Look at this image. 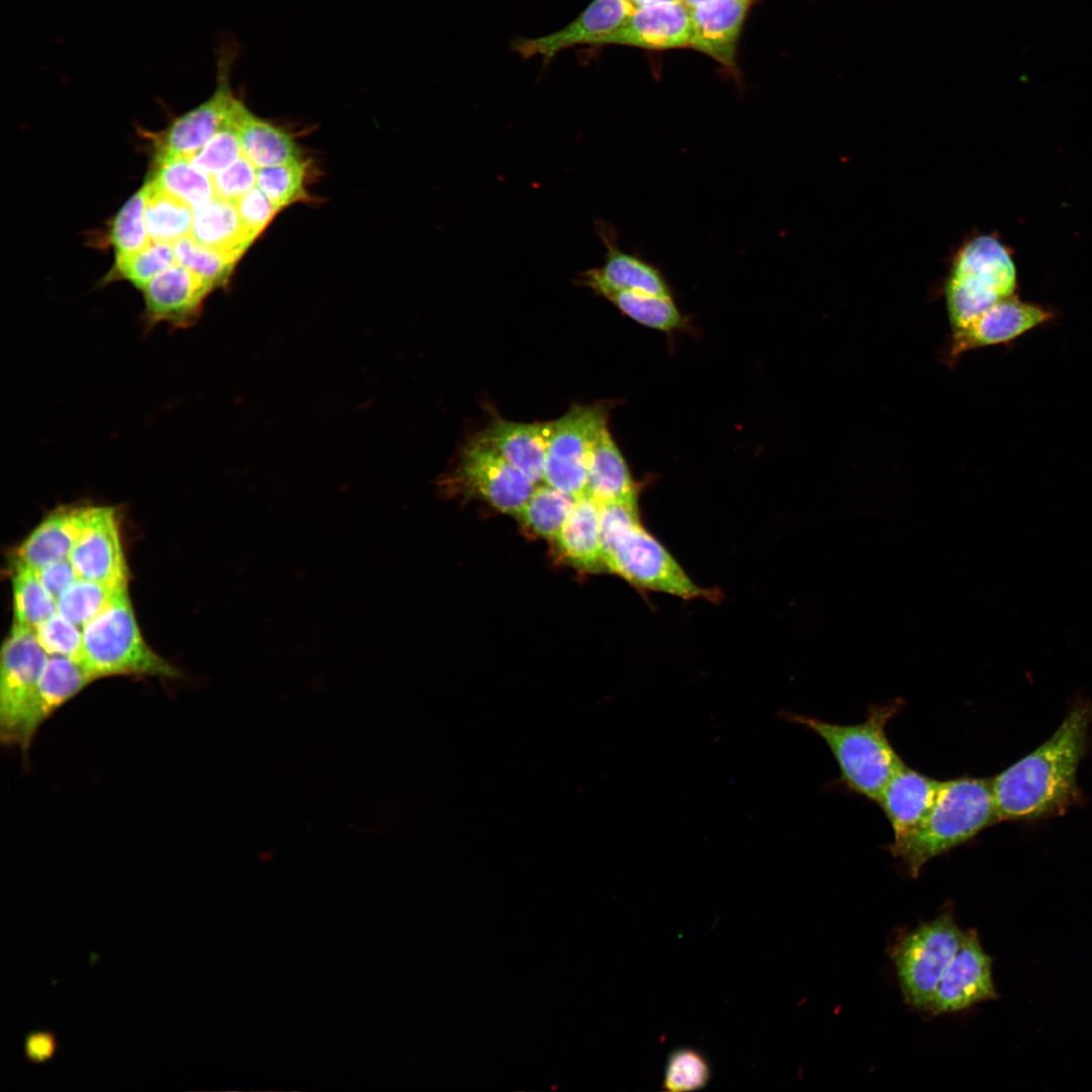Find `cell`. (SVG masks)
<instances>
[{"label":"cell","instance_id":"e0dca14e","mask_svg":"<svg viewBox=\"0 0 1092 1092\" xmlns=\"http://www.w3.org/2000/svg\"><path fill=\"white\" fill-rule=\"evenodd\" d=\"M691 9L680 0L637 7L627 22L598 44H624L651 50L692 48Z\"/></svg>","mask_w":1092,"mask_h":1092},{"label":"cell","instance_id":"e575fe53","mask_svg":"<svg viewBox=\"0 0 1092 1092\" xmlns=\"http://www.w3.org/2000/svg\"><path fill=\"white\" fill-rule=\"evenodd\" d=\"M244 106L238 99L222 126L190 158L197 169L212 177L242 156L239 127Z\"/></svg>","mask_w":1092,"mask_h":1092},{"label":"cell","instance_id":"ba28073f","mask_svg":"<svg viewBox=\"0 0 1092 1092\" xmlns=\"http://www.w3.org/2000/svg\"><path fill=\"white\" fill-rule=\"evenodd\" d=\"M607 426V408L603 404H575L553 421L545 456L544 483L576 498L586 495L592 452Z\"/></svg>","mask_w":1092,"mask_h":1092},{"label":"cell","instance_id":"7a4b0ae2","mask_svg":"<svg viewBox=\"0 0 1092 1092\" xmlns=\"http://www.w3.org/2000/svg\"><path fill=\"white\" fill-rule=\"evenodd\" d=\"M997 822L991 779L962 776L941 781L924 819L887 849L915 879L929 860L970 842Z\"/></svg>","mask_w":1092,"mask_h":1092},{"label":"cell","instance_id":"9c48e42d","mask_svg":"<svg viewBox=\"0 0 1092 1092\" xmlns=\"http://www.w3.org/2000/svg\"><path fill=\"white\" fill-rule=\"evenodd\" d=\"M606 569L632 584L684 599L703 596L668 551L638 523L603 553Z\"/></svg>","mask_w":1092,"mask_h":1092},{"label":"cell","instance_id":"d590c367","mask_svg":"<svg viewBox=\"0 0 1092 1092\" xmlns=\"http://www.w3.org/2000/svg\"><path fill=\"white\" fill-rule=\"evenodd\" d=\"M176 262L174 244L150 240L135 254L115 261L109 280L122 279L141 291L160 272Z\"/></svg>","mask_w":1092,"mask_h":1092},{"label":"cell","instance_id":"484cf974","mask_svg":"<svg viewBox=\"0 0 1092 1092\" xmlns=\"http://www.w3.org/2000/svg\"><path fill=\"white\" fill-rule=\"evenodd\" d=\"M586 495L600 505L637 504L636 485L608 426L601 432L592 452Z\"/></svg>","mask_w":1092,"mask_h":1092},{"label":"cell","instance_id":"ffe728a7","mask_svg":"<svg viewBox=\"0 0 1092 1092\" xmlns=\"http://www.w3.org/2000/svg\"><path fill=\"white\" fill-rule=\"evenodd\" d=\"M752 0H711L691 9L692 48L736 72L738 36Z\"/></svg>","mask_w":1092,"mask_h":1092},{"label":"cell","instance_id":"8d00e7d4","mask_svg":"<svg viewBox=\"0 0 1092 1092\" xmlns=\"http://www.w3.org/2000/svg\"><path fill=\"white\" fill-rule=\"evenodd\" d=\"M306 163L301 160L257 169L256 186L279 209L306 200L304 189Z\"/></svg>","mask_w":1092,"mask_h":1092},{"label":"cell","instance_id":"d6986e66","mask_svg":"<svg viewBox=\"0 0 1092 1092\" xmlns=\"http://www.w3.org/2000/svg\"><path fill=\"white\" fill-rule=\"evenodd\" d=\"M552 422L520 423L493 419L476 440L490 446L533 483L543 481Z\"/></svg>","mask_w":1092,"mask_h":1092},{"label":"cell","instance_id":"3957f363","mask_svg":"<svg viewBox=\"0 0 1092 1092\" xmlns=\"http://www.w3.org/2000/svg\"><path fill=\"white\" fill-rule=\"evenodd\" d=\"M904 705L901 698L872 705L863 721L846 725L788 710L778 712L777 718L800 724L822 738L838 765L839 783L877 804L892 775L904 763L886 733L888 723Z\"/></svg>","mask_w":1092,"mask_h":1092},{"label":"cell","instance_id":"52a82bcc","mask_svg":"<svg viewBox=\"0 0 1092 1092\" xmlns=\"http://www.w3.org/2000/svg\"><path fill=\"white\" fill-rule=\"evenodd\" d=\"M49 658L35 630L12 625L1 649L0 738L26 751V729L40 675Z\"/></svg>","mask_w":1092,"mask_h":1092},{"label":"cell","instance_id":"7bdbcfd3","mask_svg":"<svg viewBox=\"0 0 1092 1092\" xmlns=\"http://www.w3.org/2000/svg\"><path fill=\"white\" fill-rule=\"evenodd\" d=\"M44 589L57 601L79 576L69 558L34 570Z\"/></svg>","mask_w":1092,"mask_h":1092},{"label":"cell","instance_id":"83f0119b","mask_svg":"<svg viewBox=\"0 0 1092 1092\" xmlns=\"http://www.w3.org/2000/svg\"><path fill=\"white\" fill-rule=\"evenodd\" d=\"M239 128L242 156L257 169L300 160L299 149L287 132L259 118L246 106Z\"/></svg>","mask_w":1092,"mask_h":1092},{"label":"cell","instance_id":"603a6c76","mask_svg":"<svg viewBox=\"0 0 1092 1092\" xmlns=\"http://www.w3.org/2000/svg\"><path fill=\"white\" fill-rule=\"evenodd\" d=\"M93 680L77 660L49 655L27 723L26 734L30 745L41 725Z\"/></svg>","mask_w":1092,"mask_h":1092},{"label":"cell","instance_id":"9a60e30c","mask_svg":"<svg viewBox=\"0 0 1092 1092\" xmlns=\"http://www.w3.org/2000/svg\"><path fill=\"white\" fill-rule=\"evenodd\" d=\"M595 229L606 248L605 263L601 268L584 271L579 276L581 285L603 297L620 290L672 296L658 268L640 256L620 249L618 233L613 224L600 219Z\"/></svg>","mask_w":1092,"mask_h":1092},{"label":"cell","instance_id":"7402d4cb","mask_svg":"<svg viewBox=\"0 0 1092 1092\" xmlns=\"http://www.w3.org/2000/svg\"><path fill=\"white\" fill-rule=\"evenodd\" d=\"M89 505L50 513L16 548L13 564L36 570L67 559L83 529Z\"/></svg>","mask_w":1092,"mask_h":1092},{"label":"cell","instance_id":"4fadbf2b","mask_svg":"<svg viewBox=\"0 0 1092 1092\" xmlns=\"http://www.w3.org/2000/svg\"><path fill=\"white\" fill-rule=\"evenodd\" d=\"M115 508L88 507L85 523L69 559L79 577L111 586H124L128 570Z\"/></svg>","mask_w":1092,"mask_h":1092},{"label":"cell","instance_id":"277c9868","mask_svg":"<svg viewBox=\"0 0 1092 1092\" xmlns=\"http://www.w3.org/2000/svg\"><path fill=\"white\" fill-rule=\"evenodd\" d=\"M79 662L96 680L111 675H149L172 678L178 670L144 640L127 586L82 627Z\"/></svg>","mask_w":1092,"mask_h":1092},{"label":"cell","instance_id":"4316f807","mask_svg":"<svg viewBox=\"0 0 1092 1092\" xmlns=\"http://www.w3.org/2000/svg\"><path fill=\"white\" fill-rule=\"evenodd\" d=\"M147 181L186 202L194 210L215 197L212 177L197 169L184 156L158 151L154 169Z\"/></svg>","mask_w":1092,"mask_h":1092},{"label":"cell","instance_id":"f6af8a7d","mask_svg":"<svg viewBox=\"0 0 1092 1092\" xmlns=\"http://www.w3.org/2000/svg\"><path fill=\"white\" fill-rule=\"evenodd\" d=\"M631 1L637 7H640V6H645V5H650V4H655V3L665 2V1H675V0H631Z\"/></svg>","mask_w":1092,"mask_h":1092},{"label":"cell","instance_id":"f1b7e54d","mask_svg":"<svg viewBox=\"0 0 1092 1092\" xmlns=\"http://www.w3.org/2000/svg\"><path fill=\"white\" fill-rule=\"evenodd\" d=\"M145 221L150 240L174 244L191 232L194 209L148 181Z\"/></svg>","mask_w":1092,"mask_h":1092},{"label":"cell","instance_id":"74e56055","mask_svg":"<svg viewBox=\"0 0 1092 1092\" xmlns=\"http://www.w3.org/2000/svg\"><path fill=\"white\" fill-rule=\"evenodd\" d=\"M176 263L193 271L213 289L224 285L237 263L236 260L200 246L189 236L174 243Z\"/></svg>","mask_w":1092,"mask_h":1092},{"label":"cell","instance_id":"6da1fadb","mask_svg":"<svg viewBox=\"0 0 1092 1092\" xmlns=\"http://www.w3.org/2000/svg\"><path fill=\"white\" fill-rule=\"evenodd\" d=\"M1091 721L1092 704H1075L1046 741L991 779L999 821L1059 815L1078 800L1077 770Z\"/></svg>","mask_w":1092,"mask_h":1092},{"label":"cell","instance_id":"5b68a950","mask_svg":"<svg viewBox=\"0 0 1092 1092\" xmlns=\"http://www.w3.org/2000/svg\"><path fill=\"white\" fill-rule=\"evenodd\" d=\"M1016 285L1014 264L995 239L981 236L958 255L946 283V306L951 334L972 324Z\"/></svg>","mask_w":1092,"mask_h":1092},{"label":"cell","instance_id":"d6a6232c","mask_svg":"<svg viewBox=\"0 0 1092 1092\" xmlns=\"http://www.w3.org/2000/svg\"><path fill=\"white\" fill-rule=\"evenodd\" d=\"M126 586H111L78 577L57 600L58 614L82 628Z\"/></svg>","mask_w":1092,"mask_h":1092},{"label":"cell","instance_id":"f35d334b","mask_svg":"<svg viewBox=\"0 0 1092 1092\" xmlns=\"http://www.w3.org/2000/svg\"><path fill=\"white\" fill-rule=\"evenodd\" d=\"M711 1078V1068L706 1058L691 1048L672 1051L666 1061L663 1089L671 1092L698 1090Z\"/></svg>","mask_w":1092,"mask_h":1092},{"label":"cell","instance_id":"d4e9b609","mask_svg":"<svg viewBox=\"0 0 1092 1092\" xmlns=\"http://www.w3.org/2000/svg\"><path fill=\"white\" fill-rule=\"evenodd\" d=\"M554 541L575 567L599 571L605 567L600 537V504L588 495L577 497Z\"/></svg>","mask_w":1092,"mask_h":1092},{"label":"cell","instance_id":"8992f818","mask_svg":"<svg viewBox=\"0 0 1092 1092\" xmlns=\"http://www.w3.org/2000/svg\"><path fill=\"white\" fill-rule=\"evenodd\" d=\"M965 931L952 906L897 938L890 947L900 989L907 1005L927 1011L936 986L958 950Z\"/></svg>","mask_w":1092,"mask_h":1092},{"label":"cell","instance_id":"44dd1931","mask_svg":"<svg viewBox=\"0 0 1092 1092\" xmlns=\"http://www.w3.org/2000/svg\"><path fill=\"white\" fill-rule=\"evenodd\" d=\"M941 781L926 776L905 762L883 789L878 805L898 840L914 830L931 809Z\"/></svg>","mask_w":1092,"mask_h":1092},{"label":"cell","instance_id":"f546056e","mask_svg":"<svg viewBox=\"0 0 1092 1092\" xmlns=\"http://www.w3.org/2000/svg\"><path fill=\"white\" fill-rule=\"evenodd\" d=\"M576 497L546 483L537 484L517 517L533 534L554 540L568 518Z\"/></svg>","mask_w":1092,"mask_h":1092},{"label":"cell","instance_id":"1f68e13d","mask_svg":"<svg viewBox=\"0 0 1092 1092\" xmlns=\"http://www.w3.org/2000/svg\"><path fill=\"white\" fill-rule=\"evenodd\" d=\"M14 623L35 630L58 613L57 601L44 589L33 569L13 564Z\"/></svg>","mask_w":1092,"mask_h":1092},{"label":"cell","instance_id":"2e32d148","mask_svg":"<svg viewBox=\"0 0 1092 1092\" xmlns=\"http://www.w3.org/2000/svg\"><path fill=\"white\" fill-rule=\"evenodd\" d=\"M636 9L631 0H594L573 21L558 31L534 38H519L513 46L525 58L540 56L550 61L565 49L584 43L598 44L622 27Z\"/></svg>","mask_w":1092,"mask_h":1092},{"label":"cell","instance_id":"4dcf8cb0","mask_svg":"<svg viewBox=\"0 0 1092 1092\" xmlns=\"http://www.w3.org/2000/svg\"><path fill=\"white\" fill-rule=\"evenodd\" d=\"M604 297L624 315L650 329L671 332L684 324V316L672 296L620 290Z\"/></svg>","mask_w":1092,"mask_h":1092},{"label":"cell","instance_id":"b9f144b4","mask_svg":"<svg viewBox=\"0 0 1092 1092\" xmlns=\"http://www.w3.org/2000/svg\"><path fill=\"white\" fill-rule=\"evenodd\" d=\"M241 220L256 239L280 210L255 186L236 202Z\"/></svg>","mask_w":1092,"mask_h":1092},{"label":"cell","instance_id":"cb8c5ba5","mask_svg":"<svg viewBox=\"0 0 1092 1092\" xmlns=\"http://www.w3.org/2000/svg\"><path fill=\"white\" fill-rule=\"evenodd\" d=\"M189 237L236 261L255 240L243 224L236 202L216 196L194 210Z\"/></svg>","mask_w":1092,"mask_h":1092},{"label":"cell","instance_id":"ac0fdd59","mask_svg":"<svg viewBox=\"0 0 1092 1092\" xmlns=\"http://www.w3.org/2000/svg\"><path fill=\"white\" fill-rule=\"evenodd\" d=\"M1050 317L1044 308L1011 295L993 304L962 331L952 333L949 355L954 358L971 349L1009 342Z\"/></svg>","mask_w":1092,"mask_h":1092},{"label":"cell","instance_id":"bcb514c9","mask_svg":"<svg viewBox=\"0 0 1092 1092\" xmlns=\"http://www.w3.org/2000/svg\"><path fill=\"white\" fill-rule=\"evenodd\" d=\"M680 1L684 4H686L689 8H692V7H695V6H697V5L701 4V3L711 1V0H680Z\"/></svg>","mask_w":1092,"mask_h":1092},{"label":"cell","instance_id":"30bf717a","mask_svg":"<svg viewBox=\"0 0 1092 1092\" xmlns=\"http://www.w3.org/2000/svg\"><path fill=\"white\" fill-rule=\"evenodd\" d=\"M452 479L466 494L517 516L536 484L490 446L473 438L461 450Z\"/></svg>","mask_w":1092,"mask_h":1092},{"label":"cell","instance_id":"836d02e7","mask_svg":"<svg viewBox=\"0 0 1092 1092\" xmlns=\"http://www.w3.org/2000/svg\"><path fill=\"white\" fill-rule=\"evenodd\" d=\"M147 194L148 189L144 185L123 204L114 217L110 239L115 261L135 254L150 242L145 221Z\"/></svg>","mask_w":1092,"mask_h":1092},{"label":"cell","instance_id":"60d3db41","mask_svg":"<svg viewBox=\"0 0 1092 1092\" xmlns=\"http://www.w3.org/2000/svg\"><path fill=\"white\" fill-rule=\"evenodd\" d=\"M257 168L244 156L212 176L216 197L237 202L256 186Z\"/></svg>","mask_w":1092,"mask_h":1092},{"label":"cell","instance_id":"5bb4252c","mask_svg":"<svg viewBox=\"0 0 1092 1092\" xmlns=\"http://www.w3.org/2000/svg\"><path fill=\"white\" fill-rule=\"evenodd\" d=\"M213 287L188 268L174 263L156 275L142 290L144 325L153 329L166 324L186 329L200 316L205 297Z\"/></svg>","mask_w":1092,"mask_h":1092},{"label":"cell","instance_id":"8fae6325","mask_svg":"<svg viewBox=\"0 0 1092 1092\" xmlns=\"http://www.w3.org/2000/svg\"><path fill=\"white\" fill-rule=\"evenodd\" d=\"M993 958L983 948L975 929L964 938L934 991L928 1012L958 1013L998 997L992 975Z\"/></svg>","mask_w":1092,"mask_h":1092},{"label":"cell","instance_id":"ee69618b","mask_svg":"<svg viewBox=\"0 0 1092 1092\" xmlns=\"http://www.w3.org/2000/svg\"><path fill=\"white\" fill-rule=\"evenodd\" d=\"M24 1057L29 1064H44L52 1060L59 1048L58 1036L52 1030H33L25 1034Z\"/></svg>","mask_w":1092,"mask_h":1092},{"label":"cell","instance_id":"7c38bea8","mask_svg":"<svg viewBox=\"0 0 1092 1092\" xmlns=\"http://www.w3.org/2000/svg\"><path fill=\"white\" fill-rule=\"evenodd\" d=\"M237 57L234 43L218 51L217 85L204 102L177 117L163 133L158 151L191 158L222 126L238 101L230 86V74Z\"/></svg>","mask_w":1092,"mask_h":1092},{"label":"cell","instance_id":"ab89813d","mask_svg":"<svg viewBox=\"0 0 1092 1092\" xmlns=\"http://www.w3.org/2000/svg\"><path fill=\"white\" fill-rule=\"evenodd\" d=\"M36 638L48 655H60L79 662L83 636L82 629L58 613L35 629Z\"/></svg>","mask_w":1092,"mask_h":1092}]
</instances>
